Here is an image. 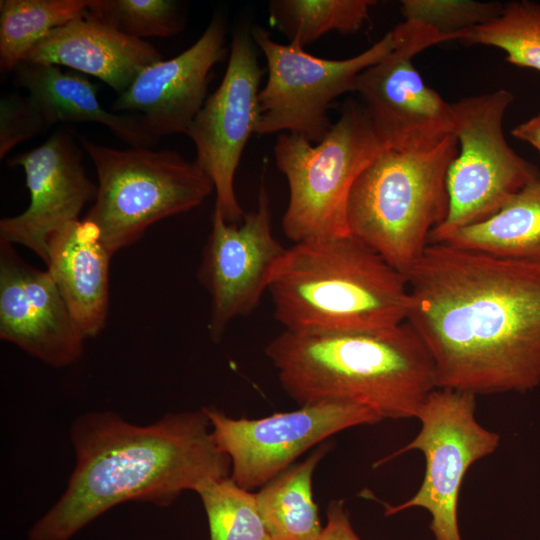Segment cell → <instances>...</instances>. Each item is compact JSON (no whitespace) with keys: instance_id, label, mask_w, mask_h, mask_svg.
Segmentation results:
<instances>
[{"instance_id":"d4e9b609","label":"cell","mask_w":540,"mask_h":540,"mask_svg":"<svg viewBox=\"0 0 540 540\" xmlns=\"http://www.w3.org/2000/svg\"><path fill=\"white\" fill-rule=\"evenodd\" d=\"M464 45H486L506 52V61L540 71V4L513 1L494 19L465 31Z\"/></svg>"},{"instance_id":"8fae6325","label":"cell","mask_w":540,"mask_h":540,"mask_svg":"<svg viewBox=\"0 0 540 540\" xmlns=\"http://www.w3.org/2000/svg\"><path fill=\"white\" fill-rule=\"evenodd\" d=\"M251 35L268 69L267 81L259 92L255 134L292 133L318 143L332 126L327 114L331 102L354 92L358 75L382 60L394 46L389 31L360 54L332 60L276 42L259 26L251 28Z\"/></svg>"},{"instance_id":"9c48e42d","label":"cell","mask_w":540,"mask_h":540,"mask_svg":"<svg viewBox=\"0 0 540 540\" xmlns=\"http://www.w3.org/2000/svg\"><path fill=\"white\" fill-rule=\"evenodd\" d=\"M476 395L436 388L421 405L416 419L418 434L407 445L378 461L380 466L408 451H420L425 473L416 493L392 506L384 503L385 516L409 508H423L431 516L429 528L435 540H462L458 525L460 489L469 468L496 451L498 433L482 426L475 416Z\"/></svg>"},{"instance_id":"603a6c76","label":"cell","mask_w":540,"mask_h":540,"mask_svg":"<svg viewBox=\"0 0 540 540\" xmlns=\"http://www.w3.org/2000/svg\"><path fill=\"white\" fill-rule=\"evenodd\" d=\"M88 0H1L0 66L15 70L53 29L82 15Z\"/></svg>"},{"instance_id":"484cf974","label":"cell","mask_w":540,"mask_h":540,"mask_svg":"<svg viewBox=\"0 0 540 540\" xmlns=\"http://www.w3.org/2000/svg\"><path fill=\"white\" fill-rule=\"evenodd\" d=\"M196 492L207 515L210 540H273L255 493L238 486L230 476L209 481Z\"/></svg>"},{"instance_id":"ba28073f","label":"cell","mask_w":540,"mask_h":540,"mask_svg":"<svg viewBox=\"0 0 540 540\" xmlns=\"http://www.w3.org/2000/svg\"><path fill=\"white\" fill-rule=\"evenodd\" d=\"M513 100L512 92L499 89L451 103L459 152L447 172L448 213L429 243L490 218L540 179L504 136L503 119Z\"/></svg>"},{"instance_id":"8992f818","label":"cell","mask_w":540,"mask_h":540,"mask_svg":"<svg viewBox=\"0 0 540 540\" xmlns=\"http://www.w3.org/2000/svg\"><path fill=\"white\" fill-rule=\"evenodd\" d=\"M385 150L360 102L344 103L326 136L312 145L280 133L273 151L289 202L282 228L294 243L349 235L347 204L359 175Z\"/></svg>"},{"instance_id":"f546056e","label":"cell","mask_w":540,"mask_h":540,"mask_svg":"<svg viewBox=\"0 0 540 540\" xmlns=\"http://www.w3.org/2000/svg\"><path fill=\"white\" fill-rule=\"evenodd\" d=\"M320 540H361L355 533L342 500H333L327 508V523Z\"/></svg>"},{"instance_id":"cb8c5ba5","label":"cell","mask_w":540,"mask_h":540,"mask_svg":"<svg viewBox=\"0 0 540 540\" xmlns=\"http://www.w3.org/2000/svg\"><path fill=\"white\" fill-rule=\"evenodd\" d=\"M372 0H273L269 22L289 44L304 49L324 34L357 32L369 19Z\"/></svg>"},{"instance_id":"83f0119b","label":"cell","mask_w":540,"mask_h":540,"mask_svg":"<svg viewBox=\"0 0 540 540\" xmlns=\"http://www.w3.org/2000/svg\"><path fill=\"white\" fill-rule=\"evenodd\" d=\"M405 20L431 26L452 40H460L465 31L496 18L503 10L500 2L473 0H404Z\"/></svg>"},{"instance_id":"7a4b0ae2","label":"cell","mask_w":540,"mask_h":540,"mask_svg":"<svg viewBox=\"0 0 540 540\" xmlns=\"http://www.w3.org/2000/svg\"><path fill=\"white\" fill-rule=\"evenodd\" d=\"M70 437L76 455L66 490L30 529L28 540H69L110 508L127 501L170 505L183 491L230 476L209 418L167 414L146 426L111 412L80 415Z\"/></svg>"},{"instance_id":"5b68a950","label":"cell","mask_w":540,"mask_h":540,"mask_svg":"<svg viewBox=\"0 0 540 540\" xmlns=\"http://www.w3.org/2000/svg\"><path fill=\"white\" fill-rule=\"evenodd\" d=\"M454 133L431 150H385L356 179L347 204L349 234L406 275L448 213Z\"/></svg>"},{"instance_id":"7402d4cb","label":"cell","mask_w":540,"mask_h":540,"mask_svg":"<svg viewBox=\"0 0 540 540\" xmlns=\"http://www.w3.org/2000/svg\"><path fill=\"white\" fill-rule=\"evenodd\" d=\"M329 450L322 443L310 456L293 464L255 493L264 525L273 540H320L318 506L313 498L315 468Z\"/></svg>"},{"instance_id":"ac0fdd59","label":"cell","mask_w":540,"mask_h":540,"mask_svg":"<svg viewBox=\"0 0 540 540\" xmlns=\"http://www.w3.org/2000/svg\"><path fill=\"white\" fill-rule=\"evenodd\" d=\"M161 59L159 50L148 41L125 35L86 10L53 29L23 62L72 68L121 94L142 70Z\"/></svg>"},{"instance_id":"f1b7e54d","label":"cell","mask_w":540,"mask_h":540,"mask_svg":"<svg viewBox=\"0 0 540 540\" xmlns=\"http://www.w3.org/2000/svg\"><path fill=\"white\" fill-rule=\"evenodd\" d=\"M47 128L43 116L28 96H4L0 100V159Z\"/></svg>"},{"instance_id":"2e32d148","label":"cell","mask_w":540,"mask_h":540,"mask_svg":"<svg viewBox=\"0 0 540 540\" xmlns=\"http://www.w3.org/2000/svg\"><path fill=\"white\" fill-rule=\"evenodd\" d=\"M0 337L53 367L76 362L86 339L49 272L6 242H0Z\"/></svg>"},{"instance_id":"e0dca14e","label":"cell","mask_w":540,"mask_h":540,"mask_svg":"<svg viewBox=\"0 0 540 540\" xmlns=\"http://www.w3.org/2000/svg\"><path fill=\"white\" fill-rule=\"evenodd\" d=\"M225 35V18L215 13L192 46L142 70L112 109L139 112L157 140L185 133L207 99L210 71L226 54Z\"/></svg>"},{"instance_id":"4fadbf2b","label":"cell","mask_w":540,"mask_h":540,"mask_svg":"<svg viewBox=\"0 0 540 540\" xmlns=\"http://www.w3.org/2000/svg\"><path fill=\"white\" fill-rule=\"evenodd\" d=\"M263 73L251 30L246 25L236 29L223 79L185 132L195 145V162L213 183L215 208L230 224H240L245 216L234 191V178L244 148L255 133Z\"/></svg>"},{"instance_id":"6da1fadb","label":"cell","mask_w":540,"mask_h":540,"mask_svg":"<svg viewBox=\"0 0 540 540\" xmlns=\"http://www.w3.org/2000/svg\"><path fill=\"white\" fill-rule=\"evenodd\" d=\"M405 276L406 322L437 388L477 396L540 384V263L429 243Z\"/></svg>"},{"instance_id":"277c9868","label":"cell","mask_w":540,"mask_h":540,"mask_svg":"<svg viewBox=\"0 0 540 540\" xmlns=\"http://www.w3.org/2000/svg\"><path fill=\"white\" fill-rule=\"evenodd\" d=\"M268 291L285 330L337 333L406 322V276L352 235L295 243L275 268Z\"/></svg>"},{"instance_id":"4dcf8cb0","label":"cell","mask_w":540,"mask_h":540,"mask_svg":"<svg viewBox=\"0 0 540 540\" xmlns=\"http://www.w3.org/2000/svg\"><path fill=\"white\" fill-rule=\"evenodd\" d=\"M511 133L515 138L530 143L540 152V112L516 126Z\"/></svg>"},{"instance_id":"ffe728a7","label":"cell","mask_w":540,"mask_h":540,"mask_svg":"<svg viewBox=\"0 0 540 540\" xmlns=\"http://www.w3.org/2000/svg\"><path fill=\"white\" fill-rule=\"evenodd\" d=\"M15 72L18 85L29 92L48 127L58 122H95L131 147L157 142L140 116L118 115L102 107L97 88L85 77L66 73L59 66L26 62Z\"/></svg>"},{"instance_id":"d6986e66","label":"cell","mask_w":540,"mask_h":540,"mask_svg":"<svg viewBox=\"0 0 540 540\" xmlns=\"http://www.w3.org/2000/svg\"><path fill=\"white\" fill-rule=\"evenodd\" d=\"M112 255L96 225L84 218L67 223L48 240L47 271L85 338L106 324Z\"/></svg>"},{"instance_id":"3957f363","label":"cell","mask_w":540,"mask_h":540,"mask_svg":"<svg viewBox=\"0 0 540 540\" xmlns=\"http://www.w3.org/2000/svg\"><path fill=\"white\" fill-rule=\"evenodd\" d=\"M284 391L300 406L363 405L382 419L416 418L437 388L433 361L407 323L376 330H284L265 347Z\"/></svg>"},{"instance_id":"7c38bea8","label":"cell","mask_w":540,"mask_h":540,"mask_svg":"<svg viewBox=\"0 0 540 540\" xmlns=\"http://www.w3.org/2000/svg\"><path fill=\"white\" fill-rule=\"evenodd\" d=\"M202 409L216 444L230 458L231 479L247 491L263 487L332 435L383 421L372 409L346 402L303 405L259 419L232 418L216 407Z\"/></svg>"},{"instance_id":"30bf717a","label":"cell","mask_w":540,"mask_h":540,"mask_svg":"<svg viewBox=\"0 0 540 540\" xmlns=\"http://www.w3.org/2000/svg\"><path fill=\"white\" fill-rule=\"evenodd\" d=\"M391 31L393 49L358 75L354 92L387 150H431L454 133V112L425 84L412 60L453 40L419 21L405 20Z\"/></svg>"},{"instance_id":"44dd1931","label":"cell","mask_w":540,"mask_h":540,"mask_svg":"<svg viewBox=\"0 0 540 540\" xmlns=\"http://www.w3.org/2000/svg\"><path fill=\"white\" fill-rule=\"evenodd\" d=\"M434 243L540 263V179L522 189L490 218L455 230Z\"/></svg>"},{"instance_id":"4316f807","label":"cell","mask_w":540,"mask_h":540,"mask_svg":"<svg viewBox=\"0 0 540 540\" xmlns=\"http://www.w3.org/2000/svg\"><path fill=\"white\" fill-rule=\"evenodd\" d=\"M87 11L137 39L171 37L184 27L180 5L174 0H88Z\"/></svg>"},{"instance_id":"5bb4252c","label":"cell","mask_w":540,"mask_h":540,"mask_svg":"<svg viewBox=\"0 0 540 540\" xmlns=\"http://www.w3.org/2000/svg\"><path fill=\"white\" fill-rule=\"evenodd\" d=\"M211 224L198 279L210 295L208 330L217 341L235 318L256 309L287 248L273 235L264 185L256 210L245 214L240 224L226 222L217 208Z\"/></svg>"},{"instance_id":"52a82bcc","label":"cell","mask_w":540,"mask_h":540,"mask_svg":"<svg viewBox=\"0 0 540 540\" xmlns=\"http://www.w3.org/2000/svg\"><path fill=\"white\" fill-rule=\"evenodd\" d=\"M76 136L97 173L96 197L84 219L96 225L112 254L161 219L199 206L214 191L200 166L175 151L116 149Z\"/></svg>"},{"instance_id":"9a60e30c","label":"cell","mask_w":540,"mask_h":540,"mask_svg":"<svg viewBox=\"0 0 540 540\" xmlns=\"http://www.w3.org/2000/svg\"><path fill=\"white\" fill-rule=\"evenodd\" d=\"M81 156L73 135L59 130L40 146L8 160L23 168L30 202L22 213L1 219L0 242L23 245L46 263L49 237L78 220L96 197L97 185L87 176Z\"/></svg>"}]
</instances>
